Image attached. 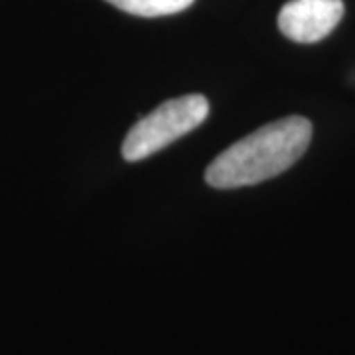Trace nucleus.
<instances>
[{"mask_svg":"<svg viewBox=\"0 0 355 355\" xmlns=\"http://www.w3.org/2000/svg\"><path fill=\"white\" fill-rule=\"evenodd\" d=\"M207 113L209 103L203 95H184L162 103L128 130L123 142L125 160L139 162L170 146L172 142L200 127L207 119Z\"/></svg>","mask_w":355,"mask_h":355,"instance_id":"obj_2","label":"nucleus"},{"mask_svg":"<svg viewBox=\"0 0 355 355\" xmlns=\"http://www.w3.org/2000/svg\"><path fill=\"white\" fill-rule=\"evenodd\" d=\"M107 2L123 12L142 16V18L170 16V14L182 12L193 4V0H107Z\"/></svg>","mask_w":355,"mask_h":355,"instance_id":"obj_4","label":"nucleus"},{"mask_svg":"<svg viewBox=\"0 0 355 355\" xmlns=\"http://www.w3.org/2000/svg\"><path fill=\"white\" fill-rule=\"evenodd\" d=\"M312 140V123L292 114L251 132L217 156L205 170V182L217 190L261 184L288 170Z\"/></svg>","mask_w":355,"mask_h":355,"instance_id":"obj_1","label":"nucleus"},{"mask_svg":"<svg viewBox=\"0 0 355 355\" xmlns=\"http://www.w3.org/2000/svg\"><path fill=\"white\" fill-rule=\"evenodd\" d=\"M343 10L342 0H291L280 10L279 28L292 42L314 44L330 36Z\"/></svg>","mask_w":355,"mask_h":355,"instance_id":"obj_3","label":"nucleus"}]
</instances>
